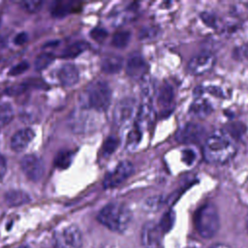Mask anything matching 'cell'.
I'll return each instance as SVG.
<instances>
[{
    "instance_id": "cell-1",
    "label": "cell",
    "mask_w": 248,
    "mask_h": 248,
    "mask_svg": "<svg viewBox=\"0 0 248 248\" xmlns=\"http://www.w3.org/2000/svg\"><path fill=\"white\" fill-rule=\"evenodd\" d=\"M235 152V141L225 130H216L205 140L203 155L209 163H226L234 156Z\"/></svg>"
},
{
    "instance_id": "cell-2",
    "label": "cell",
    "mask_w": 248,
    "mask_h": 248,
    "mask_svg": "<svg viewBox=\"0 0 248 248\" xmlns=\"http://www.w3.org/2000/svg\"><path fill=\"white\" fill-rule=\"evenodd\" d=\"M97 218L99 222L108 230L122 232L131 223L132 212L126 204L114 202L105 205L100 210Z\"/></svg>"
},
{
    "instance_id": "cell-3",
    "label": "cell",
    "mask_w": 248,
    "mask_h": 248,
    "mask_svg": "<svg viewBox=\"0 0 248 248\" xmlns=\"http://www.w3.org/2000/svg\"><path fill=\"white\" fill-rule=\"evenodd\" d=\"M194 224L202 237H213L220 228V217L217 207L212 202H206L200 206L195 213Z\"/></svg>"
},
{
    "instance_id": "cell-4",
    "label": "cell",
    "mask_w": 248,
    "mask_h": 248,
    "mask_svg": "<svg viewBox=\"0 0 248 248\" xmlns=\"http://www.w3.org/2000/svg\"><path fill=\"white\" fill-rule=\"evenodd\" d=\"M111 90L108 84L103 80L90 83L83 93L82 104L87 108L97 111H105L110 105Z\"/></svg>"
},
{
    "instance_id": "cell-5",
    "label": "cell",
    "mask_w": 248,
    "mask_h": 248,
    "mask_svg": "<svg viewBox=\"0 0 248 248\" xmlns=\"http://www.w3.org/2000/svg\"><path fill=\"white\" fill-rule=\"evenodd\" d=\"M81 245L82 235L77 226L63 227L54 234V248H80Z\"/></svg>"
},
{
    "instance_id": "cell-6",
    "label": "cell",
    "mask_w": 248,
    "mask_h": 248,
    "mask_svg": "<svg viewBox=\"0 0 248 248\" xmlns=\"http://www.w3.org/2000/svg\"><path fill=\"white\" fill-rule=\"evenodd\" d=\"M137 104L132 98L120 100L114 107L113 121L118 127L126 126L137 116Z\"/></svg>"
},
{
    "instance_id": "cell-7",
    "label": "cell",
    "mask_w": 248,
    "mask_h": 248,
    "mask_svg": "<svg viewBox=\"0 0 248 248\" xmlns=\"http://www.w3.org/2000/svg\"><path fill=\"white\" fill-rule=\"evenodd\" d=\"M134 172V166L129 161L120 162L113 170L108 172L105 178L103 185L105 188H113L122 184Z\"/></svg>"
},
{
    "instance_id": "cell-8",
    "label": "cell",
    "mask_w": 248,
    "mask_h": 248,
    "mask_svg": "<svg viewBox=\"0 0 248 248\" xmlns=\"http://www.w3.org/2000/svg\"><path fill=\"white\" fill-rule=\"evenodd\" d=\"M205 132V128L201 124L188 122L177 130L175 139L181 143H198L204 139Z\"/></svg>"
},
{
    "instance_id": "cell-9",
    "label": "cell",
    "mask_w": 248,
    "mask_h": 248,
    "mask_svg": "<svg viewBox=\"0 0 248 248\" xmlns=\"http://www.w3.org/2000/svg\"><path fill=\"white\" fill-rule=\"evenodd\" d=\"M20 166L26 177L31 181H39L45 173L44 162L33 154L24 156L20 161Z\"/></svg>"
},
{
    "instance_id": "cell-10",
    "label": "cell",
    "mask_w": 248,
    "mask_h": 248,
    "mask_svg": "<svg viewBox=\"0 0 248 248\" xmlns=\"http://www.w3.org/2000/svg\"><path fill=\"white\" fill-rule=\"evenodd\" d=\"M215 64V56L211 52L203 51L196 54L188 63V70L193 75H202L208 72Z\"/></svg>"
},
{
    "instance_id": "cell-11",
    "label": "cell",
    "mask_w": 248,
    "mask_h": 248,
    "mask_svg": "<svg viewBox=\"0 0 248 248\" xmlns=\"http://www.w3.org/2000/svg\"><path fill=\"white\" fill-rule=\"evenodd\" d=\"M163 232L159 225L154 222H147L141 230V243L144 248H159Z\"/></svg>"
},
{
    "instance_id": "cell-12",
    "label": "cell",
    "mask_w": 248,
    "mask_h": 248,
    "mask_svg": "<svg viewBox=\"0 0 248 248\" xmlns=\"http://www.w3.org/2000/svg\"><path fill=\"white\" fill-rule=\"evenodd\" d=\"M155 110L149 102H144L137 112L136 128L140 132L149 129L155 120Z\"/></svg>"
},
{
    "instance_id": "cell-13",
    "label": "cell",
    "mask_w": 248,
    "mask_h": 248,
    "mask_svg": "<svg viewBox=\"0 0 248 248\" xmlns=\"http://www.w3.org/2000/svg\"><path fill=\"white\" fill-rule=\"evenodd\" d=\"M146 62L139 53H133L127 60L126 73L133 78H142L146 72Z\"/></svg>"
},
{
    "instance_id": "cell-14",
    "label": "cell",
    "mask_w": 248,
    "mask_h": 248,
    "mask_svg": "<svg viewBox=\"0 0 248 248\" xmlns=\"http://www.w3.org/2000/svg\"><path fill=\"white\" fill-rule=\"evenodd\" d=\"M35 133L31 128H23L17 131L11 139V148L16 152H21L32 141Z\"/></svg>"
},
{
    "instance_id": "cell-15",
    "label": "cell",
    "mask_w": 248,
    "mask_h": 248,
    "mask_svg": "<svg viewBox=\"0 0 248 248\" xmlns=\"http://www.w3.org/2000/svg\"><path fill=\"white\" fill-rule=\"evenodd\" d=\"M57 78L64 86H73L79 79V73L74 64H64L57 71Z\"/></svg>"
},
{
    "instance_id": "cell-16",
    "label": "cell",
    "mask_w": 248,
    "mask_h": 248,
    "mask_svg": "<svg viewBox=\"0 0 248 248\" xmlns=\"http://www.w3.org/2000/svg\"><path fill=\"white\" fill-rule=\"evenodd\" d=\"M173 100H174L173 88L168 83L163 84L158 94V104L162 108V114L168 115L172 110Z\"/></svg>"
},
{
    "instance_id": "cell-17",
    "label": "cell",
    "mask_w": 248,
    "mask_h": 248,
    "mask_svg": "<svg viewBox=\"0 0 248 248\" xmlns=\"http://www.w3.org/2000/svg\"><path fill=\"white\" fill-rule=\"evenodd\" d=\"M78 11V4L74 2L57 1L53 3L50 12L54 17H64L67 15Z\"/></svg>"
},
{
    "instance_id": "cell-18",
    "label": "cell",
    "mask_w": 248,
    "mask_h": 248,
    "mask_svg": "<svg viewBox=\"0 0 248 248\" xmlns=\"http://www.w3.org/2000/svg\"><path fill=\"white\" fill-rule=\"evenodd\" d=\"M123 65V60L118 55H108L101 63L102 71L107 74H116L118 73Z\"/></svg>"
},
{
    "instance_id": "cell-19",
    "label": "cell",
    "mask_w": 248,
    "mask_h": 248,
    "mask_svg": "<svg viewBox=\"0 0 248 248\" xmlns=\"http://www.w3.org/2000/svg\"><path fill=\"white\" fill-rule=\"evenodd\" d=\"M30 196L21 190H11L5 194V201L11 206H18L29 202Z\"/></svg>"
},
{
    "instance_id": "cell-20",
    "label": "cell",
    "mask_w": 248,
    "mask_h": 248,
    "mask_svg": "<svg viewBox=\"0 0 248 248\" xmlns=\"http://www.w3.org/2000/svg\"><path fill=\"white\" fill-rule=\"evenodd\" d=\"M189 112L195 116L205 117L212 112V107L206 100L198 98L190 106Z\"/></svg>"
},
{
    "instance_id": "cell-21",
    "label": "cell",
    "mask_w": 248,
    "mask_h": 248,
    "mask_svg": "<svg viewBox=\"0 0 248 248\" xmlns=\"http://www.w3.org/2000/svg\"><path fill=\"white\" fill-rule=\"evenodd\" d=\"M89 45L84 42V41H78V42H75L73 44H71L70 46H68L62 52H61V57L62 58H75L77 56H78L80 53H82L84 50H86L88 48Z\"/></svg>"
},
{
    "instance_id": "cell-22",
    "label": "cell",
    "mask_w": 248,
    "mask_h": 248,
    "mask_svg": "<svg viewBox=\"0 0 248 248\" xmlns=\"http://www.w3.org/2000/svg\"><path fill=\"white\" fill-rule=\"evenodd\" d=\"M74 158V152L71 150H61L54 159V165L58 169H67Z\"/></svg>"
},
{
    "instance_id": "cell-23",
    "label": "cell",
    "mask_w": 248,
    "mask_h": 248,
    "mask_svg": "<svg viewBox=\"0 0 248 248\" xmlns=\"http://www.w3.org/2000/svg\"><path fill=\"white\" fill-rule=\"evenodd\" d=\"M131 39V32L128 30H121V31H117L114 33L112 40H111V44L118 48H123L125 47L128 43L130 42Z\"/></svg>"
},
{
    "instance_id": "cell-24",
    "label": "cell",
    "mask_w": 248,
    "mask_h": 248,
    "mask_svg": "<svg viewBox=\"0 0 248 248\" xmlns=\"http://www.w3.org/2000/svg\"><path fill=\"white\" fill-rule=\"evenodd\" d=\"M13 107L7 103H0V127L9 124L14 118Z\"/></svg>"
},
{
    "instance_id": "cell-25",
    "label": "cell",
    "mask_w": 248,
    "mask_h": 248,
    "mask_svg": "<svg viewBox=\"0 0 248 248\" xmlns=\"http://www.w3.org/2000/svg\"><path fill=\"white\" fill-rule=\"evenodd\" d=\"M53 60H54V54L50 52L41 53L35 59V63H34L35 69L37 71H43L44 69L48 67Z\"/></svg>"
},
{
    "instance_id": "cell-26",
    "label": "cell",
    "mask_w": 248,
    "mask_h": 248,
    "mask_svg": "<svg viewBox=\"0 0 248 248\" xmlns=\"http://www.w3.org/2000/svg\"><path fill=\"white\" fill-rule=\"evenodd\" d=\"M174 220H175V214L171 209H170L166 211L162 216L161 221L159 223V228L163 232H167L170 231V229L172 228L174 224Z\"/></svg>"
},
{
    "instance_id": "cell-27",
    "label": "cell",
    "mask_w": 248,
    "mask_h": 248,
    "mask_svg": "<svg viewBox=\"0 0 248 248\" xmlns=\"http://www.w3.org/2000/svg\"><path fill=\"white\" fill-rule=\"evenodd\" d=\"M118 144H119V140L116 137H113V136L108 137L103 144V148H102L103 155L109 156L110 154H112L116 150Z\"/></svg>"
},
{
    "instance_id": "cell-28",
    "label": "cell",
    "mask_w": 248,
    "mask_h": 248,
    "mask_svg": "<svg viewBox=\"0 0 248 248\" xmlns=\"http://www.w3.org/2000/svg\"><path fill=\"white\" fill-rule=\"evenodd\" d=\"M232 139L235 137H239L242 135L245 131V127L241 123H232L227 127V130H225Z\"/></svg>"
},
{
    "instance_id": "cell-29",
    "label": "cell",
    "mask_w": 248,
    "mask_h": 248,
    "mask_svg": "<svg viewBox=\"0 0 248 248\" xmlns=\"http://www.w3.org/2000/svg\"><path fill=\"white\" fill-rule=\"evenodd\" d=\"M159 33V29L154 26L144 27L140 31L139 37L140 40H146V39H152L155 38Z\"/></svg>"
},
{
    "instance_id": "cell-30",
    "label": "cell",
    "mask_w": 248,
    "mask_h": 248,
    "mask_svg": "<svg viewBox=\"0 0 248 248\" xmlns=\"http://www.w3.org/2000/svg\"><path fill=\"white\" fill-rule=\"evenodd\" d=\"M141 138V132L140 130H138L136 127L129 133L128 138H127V145L129 147H135L138 145V143L140 142Z\"/></svg>"
},
{
    "instance_id": "cell-31",
    "label": "cell",
    "mask_w": 248,
    "mask_h": 248,
    "mask_svg": "<svg viewBox=\"0 0 248 248\" xmlns=\"http://www.w3.org/2000/svg\"><path fill=\"white\" fill-rule=\"evenodd\" d=\"M163 202V200H162V197L160 196H154V197H150L149 199H147L145 201V203H144V206L147 210H151V211H154V210H157L161 204Z\"/></svg>"
},
{
    "instance_id": "cell-32",
    "label": "cell",
    "mask_w": 248,
    "mask_h": 248,
    "mask_svg": "<svg viewBox=\"0 0 248 248\" xmlns=\"http://www.w3.org/2000/svg\"><path fill=\"white\" fill-rule=\"evenodd\" d=\"M43 6L42 1H24L21 3L22 9H24L28 13H36Z\"/></svg>"
},
{
    "instance_id": "cell-33",
    "label": "cell",
    "mask_w": 248,
    "mask_h": 248,
    "mask_svg": "<svg viewBox=\"0 0 248 248\" xmlns=\"http://www.w3.org/2000/svg\"><path fill=\"white\" fill-rule=\"evenodd\" d=\"M90 36L97 42H103L107 36H108V32L105 28L102 27H95L91 30L90 32Z\"/></svg>"
},
{
    "instance_id": "cell-34",
    "label": "cell",
    "mask_w": 248,
    "mask_h": 248,
    "mask_svg": "<svg viewBox=\"0 0 248 248\" xmlns=\"http://www.w3.org/2000/svg\"><path fill=\"white\" fill-rule=\"evenodd\" d=\"M28 68H29V64H28L26 61H21V62H19L18 64L15 65L14 67L11 68V70H10V72H9V75H10V76H17V75H20V74H22L23 72H25Z\"/></svg>"
},
{
    "instance_id": "cell-35",
    "label": "cell",
    "mask_w": 248,
    "mask_h": 248,
    "mask_svg": "<svg viewBox=\"0 0 248 248\" xmlns=\"http://www.w3.org/2000/svg\"><path fill=\"white\" fill-rule=\"evenodd\" d=\"M196 159V154L191 149H185L182 151V160L185 164L191 165Z\"/></svg>"
},
{
    "instance_id": "cell-36",
    "label": "cell",
    "mask_w": 248,
    "mask_h": 248,
    "mask_svg": "<svg viewBox=\"0 0 248 248\" xmlns=\"http://www.w3.org/2000/svg\"><path fill=\"white\" fill-rule=\"evenodd\" d=\"M234 54L238 59H248V44L235 48Z\"/></svg>"
},
{
    "instance_id": "cell-37",
    "label": "cell",
    "mask_w": 248,
    "mask_h": 248,
    "mask_svg": "<svg viewBox=\"0 0 248 248\" xmlns=\"http://www.w3.org/2000/svg\"><path fill=\"white\" fill-rule=\"evenodd\" d=\"M27 41H28V35H27V33H25V32H20V33H18V34L15 37V39H14V43H15L16 45H17V46H21V45L25 44Z\"/></svg>"
},
{
    "instance_id": "cell-38",
    "label": "cell",
    "mask_w": 248,
    "mask_h": 248,
    "mask_svg": "<svg viewBox=\"0 0 248 248\" xmlns=\"http://www.w3.org/2000/svg\"><path fill=\"white\" fill-rule=\"evenodd\" d=\"M202 20L207 24V25H209V26H215V23H216V21H215V16H214V15H212V14H208V13H203V14H202Z\"/></svg>"
},
{
    "instance_id": "cell-39",
    "label": "cell",
    "mask_w": 248,
    "mask_h": 248,
    "mask_svg": "<svg viewBox=\"0 0 248 248\" xmlns=\"http://www.w3.org/2000/svg\"><path fill=\"white\" fill-rule=\"evenodd\" d=\"M7 172V161L4 156L0 155V182H2Z\"/></svg>"
},
{
    "instance_id": "cell-40",
    "label": "cell",
    "mask_w": 248,
    "mask_h": 248,
    "mask_svg": "<svg viewBox=\"0 0 248 248\" xmlns=\"http://www.w3.org/2000/svg\"><path fill=\"white\" fill-rule=\"evenodd\" d=\"M209 248H230V247L228 245H225V244H215V245H212Z\"/></svg>"
},
{
    "instance_id": "cell-41",
    "label": "cell",
    "mask_w": 248,
    "mask_h": 248,
    "mask_svg": "<svg viewBox=\"0 0 248 248\" xmlns=\"http://www.w3.org/2000/svg\"><path fill=\"white\" fill-rule=\"evenodd\" d=\"M246 226H247V230H248V215L246 217Z\"/></svg>"
},
{
    "instance_id": "cell-42",
    "label": "cell",
    "mask_w": 248,
    "mask_h": 248,
    "mask_svg": "<svg viewBox=\"0 0 248 248\" xmlns=\"http://www.w3.org/2000/svg\"><path fill=\"white\" fill-rule=\"evenodd\" d=\"M3 45V40H2V38L0 37V46Z\"/></svg>"
},
{
    "instance_id": "cell-43",
    "label": "cell",
    "mask_w": 248,
    "mask_h": 248,
    "mask_svg": "<svg viewBox=\"0 0 248 248\" xmlns=\"http://www.w3.org/2000/svg\"><path fill=\"white\" fill-rule=\"evenodd\" d=\"M19 248H29V247H26V246H22V247H19Z\"/></svg>"
}]
</instances>
